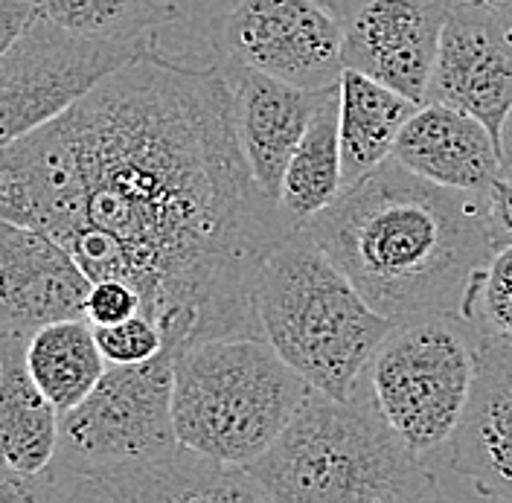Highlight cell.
Wrapping results in <instances>:
<instances>
[{
  "label": "cell",
  "mask_w": 512,
  "mask_h": 503,
  "mask_svg": "<svg viewBox=\"0 0 512 503\" xmlns=\"http://www.w3.org/2000/svg\"><path fill=\"white\" fill-rule=\"evenodd\" d=\"M0 221L50 233L91 283L134 285L175 352L265 338L259 271L297 230L254 181L227 76L158 41L0 149Z\"/></svg>",
  "instance_id": "1"
},
{
  "label": "cell",
  "mask_w": 512,
  "mask_h": 503,
  "mask_svg": "<svg viewBox=\"0 0 512 503\" xmlns=\"http://www.w3.org/2000/svg\"><path fill=\"white\" fill-rule=\"evenodd\" d=\"M358 294L396 323L460 315L495 245L483 195L384 160L303 224Z\"/></svg>",
  "instance_id": "2"
},
{
  "label": "cell",
  "mask_w": 512,
  "mask_h": 503,
  "mask_svg": "<svg viewBox=\"0 0 512 503\" xmlns=\"http://www.w3.org/2000/svg\"><path fill=\"white\" fill-rule=\"evenodd\" d=\"M175 349L108 367L59 416V442L41 472L47 501H262L248 469L187 448L172 413Z\"/></svg>",
  "instance_id": "3"
},
{
  "label": "cell",
  "mask_w": 512,
  "mask_h": 503,
  "mask_svg": "<svg viewBox=\"0 0 512 503\" xmlns=\"http://www.w3.org/2000/svg\"><path fill=\"white\" fill-rule=\"evenodd\" d=\"M262 501L416 503L437 498L425 457L402 440L367 378L350 396L312 390L277 442L248 466Z\"/></svg>",
  "instance_id": "4"
},
{
  "label": "cell",
  "mask_w": 512,
  "mask_h": 503,
  "mask_svg": "<svg viewBox=\"0 0 512 503\" xmlns=\"http://www.w3.org/2000/svg\"><path fill=\"white\" fill-rule=\"evenodd\" d=\"M265 341L315 390L344 399L396 326L379 315L318 242L297 227L265 256L256 283Z\"/></svg>",
  "instance_id": "5"
},
{
  "label": "cell",
  "mask_w": 512,
  "mask_h": 503,
  "mask_svg": "<svg viewBox=\"0 0 512 503\" xmlns=\"http://www.w3.org/2000/svg\"><path fill=\"white\" fill-rule=\"evenodd\" d=\"M312 390L265 338L195 341L175 352V434L210 460L248 469Z\"/></svg>",
  "instance_id": "6"
},
{
  "label": "cell",
  "mask_w": 512,
  "mask_h": 503,
  "mask_svg": "<svg viewBox=\"0 0 512 503\" xmlns=\"http://www.w3.org/2000/svg\"><path fill=\"white\" fill-rule=\"evenodd\" d=\"M478 367V329L460 315L396 323L367 364L373 399L393 431L431 463L466 410Z\"/></svg>",
  "instance_id": "7"
},
{
  "label": "cell",
  "mask_w": 512,
  "mask_h": 503,
  "mask_svg": "<svg viewBox=\"0 0 512 503\" xmlns=\"http://www.w3.org/2000/svg\"><path fill=\"white\" fill-rule=\"evenodd\" d=\"M216 67H245L306 91L341 82V27L326 0H216L204 18Z\"/></svg>",
  "instance_id": "8"
},
{
  "label": "cell",
  "mask_w": 512,
  "mask_h": 503,
  "mask_svg": "<svg viewBox=\"0 0 512 503\" xmlns=\"http://www.w3.org/2000/svg\"><path fill=\"white\" fill-rule=\"evenodd\" d=\"M149 44L70 32L38 15L0 56V149L62 117Z\"/></svg>",
  "instance_id": "9"
},
{
  "label": "cell",
  "mask_w": 512,
  "mask_h": 503,
  "mask_svg": "<svg viewBox=\"0 0 512 503\" xmlns=\"http://www.w3.org/2000/svg\"><path fill=\"white\" fill-rule=\"evenodd\" d=\"M425 102L478 117L495 137L512 111V12L451 0Z\"/></svg>",
  "instance_id": "10"
},
{
  "label": "cell",
  "mask_w": 512,
  "mask_h": 503,
  "mask_svg": "<svg viewBox=\"0 0 512 503\" xmlns=\"http://www.w3.org/2000/svg\"><path fill=\"white\" fill-rule=\"evenodd\" d=\"M341 27L344 67L425 102L451 0H326Z\"/></svg>",
  "instance_id": "11"
},
{
  "label": "cell",
  "mask_w": 512,
  "mask_h": 503,
  "mask_svg": "<svg viewBox=\"0 0 512 503\" xmlns=\"http://www.w3.org/2000/svg\"><path fill=\"white\" fill-rule=\"evenodd\" d=\"M91 285L50 233L0 221V335L30 341L47 323L85 317Z\"/></svg>",
  "instance_id": "12"
},
{
  "label": "cell",
  "mask_w": 512,
  "mask_h": 503,
  "mask_svg": "<svg viewBox=\"0 0 512 503\" xmlns=\"http://www.w3.org/2000/svg\"><path fill=\"white\" fill-rule=\"evenodd\" d=\"M446 463L483 498L512 501V338L478 332L475 381Z\"/></svg>",
  "instance_id": "13"
},
{
  "label": "cell",
  "mask_w": 512,
  "mask_h": 503,
  "mask_svg": "<svg viewBox=\"0 0 512 503\" xmlns=\"http://www.w3.org/2000/svg\"><path fill=\"white\" fill-rule=\"evenodd\" d=\"M236 99L239 140L248 166L259 189L280 204V187L286 166L300 137L312 123L326 91H306L277 76L245 70V67H219Z\"/></svg>",
  "instance_id": "14"
},
{
  "label": "cell",
  "mask_w": 512,
  "mask_h": 503,
  "mask_svg": "<svg viewBox=\"0 0 512 503\" xmlns=\"http://www.w3.org/2000/svg\"><path fill=\"white\" fill-rule=\"evenodd\" d=\"M393 160L425 181L475 195L501 178L498 137L478 117L443 102H419L396 137Z\"/></svg>",
  "instance_id": "15"
},
{
  "label": "cell",
  "mask_w": 512,
  "mask_h": 503,
  "mask_svg": "<svg viewBox=\"0 0 512 503\" xmlns=\"http://www.w3.org/2000/svg\"><path fill=\"white\" fill-rule=\"evenodd\" d=\"M59 416L30 376L27 338L0 335V460L18 472H44L56 454Z\"/></svg>",
  "instance_id": "16"
},
{
  "label": "cell",
  "mask_w": 512,
  "mask_h": 503,
  "mask_svg": "<svg viewBox=\"0 0 512 503\" xmlns=\"http://www.w3.org/2000/svg\"><path fill=\"white\" fill-rule=\"evenodd\" d=\"M419 108L411 96L379 79L344 67L341 73V169L344 189L393 158V146L408 117Z\"/></svg>",
  "instance_id": "17"
},
{
  "label": "cell",
  "mask_w": 512,
  "mask_h": 503,
  "mask_svg": "<svg viewBox=\"0 0 512 503\" xmlns=\"http://www.w3.org/2000/svg\"><path fill=\"white\" fill-rule=\"evenodd\" d=\"M344 192L341 169V82L329 88L288 160L280 207L297 227L315 219Z\"/></svg>",
  "instance_id": "18"
},
{
  "label": "cell",
  "mask_w": 512,
  "mask_h": 503,
  "mask_svg": "<svg viewBox=\"0 0 512 503\" xmlns=\"http://www.w3.org/2000/svg\"><path fill=\"white\" fill-rule=\"evenodd\" d=\"M27 367L59 413L76 408L108 370L88 317L56 320L32 332L27 341Z\"/></svg>",
  "instance_id": "19"
},
{
  "label": "cell",
  "mask_w": 512,
  "mask_h": 503,
  "mask_svg": "<svg viewBox=\"0 0 512 503\" xmlns=\"http://www.w3.org/2000/svg\"><path fill=\"white\" fill-rule=\"evenodd\" d=\"M38 15L94 38L155 41L158 30L181 18V9L172 0H38Z\"/></svg>",
  "instance_id": "20"
},
{
  "label": "cell",
  "mask_w": 512,
  "mask_h": 503,
  "mask_svg": "<svg viewBox=\"0 0 512 503\" xmlns=\"http://www.w3.org/2000/svg\"><path fill=\"white\" fill-rule=\"evenodd\" d=\"M463 317L480 335L512 338V245L498 248L480 268Z\"/></svg>",
  "instance_id": "21"
},
{
  "label": "cell",
  "mask_w": 512,
  "mask_h": 503,
  "mask_svg": "<svg viewBox=\"0 0 512 503\" xmlns=\"http://www.w3.org/2000/svg\"><path fill=\"white\" fill-rule=\"evenodd\" d=\"M96 344L99 352L105 358L108 367H117V364H140V361H149L155 358L160 349H163V332L160 326L146 317L131 315L126 320H117V323H102L94 326Z\"/></svg>",
  "instance_id": "22"
},
{
  "label": "cell",
  "mask_w": 512,
  "mask_h": 503,
  "mask_svg": "<svg viewBox=\"0 0 512 503\" xmlns=\"http://www.w3.org/2000/svg\"><path fill=\"white\" fill-rule=\"evenodd\" d=\"M140 312H143V297L126 280H99V283L91 285L85 317L94 326L117 323V320H126L131 315H140Z\"/></svg>",
  "instance_id": "23"
},
{
  "label": "cell",
  "mask_w": 512,
  "mask_h": 503,
  "mask_svg": "<svg viewBox=\"0 0 512 503\" xmlns=\"http://www.w3.org/2000/svg\"><path fill=\"white\" fill-rule=\"evenodd\" d=\"M483 210L495 251L512 245V178H498L483 192Z\"/></svg>",
  "instance_id": "24"
},
{
  "label": "cell",
  "mask_w": 512,
  "mask_h": 503,
  "mask_svg": "<svg viewBox=\"0 0 512 503\" xmlns=\"http://www.w3.org/2000/svg\"><path fill=\"white\" fill-rule=\"evenodd\" d=\"M38 18V0H0V56H6Z\"/></svg>",
  "instance_id": "25"
},
{
  "label": "cell",
  "mask_w": 512,
  "mask_h": 503,
  "mask_svg": "<svg viewBox=\"0 0 512 503\" xmlns=\"http://www.w3.org/2000/svg\"><path fill=\"white\" fill-rule=\"evenodd\" d=\"M47 501V486L41 474H27L0 460V503Z\"/></svg>",
  "instance_id": "26"
},
{
  "label": "cell",
  "mask_w": 512,
  "mask_h": 503,
  "mask_svg": "<svg viewBox=\"0 0 512 503\" xmlns=\"http://www.w3.org/2000/svg\"><path fill=\"white\" fill-rule=\"evenodd\" d=\"M498 155H501V178H512V111L498 134Z\"/></svg>",
  "instance_id": "27"
},
{
  "label": "cell",
  "mask_w": 512,
  "mask_h": 503,
  "mask_svg": "<svg viewBox=\"0 0 512 503\" xmlns=\"http://www.w3.org/2000/svg\"><path fill=\"white\" fill-rule=\"evenodd\" d=\"M478 3H486L492 9H504V12H512V0H478Z\"/></svg>",
  "instance_id": "28"
}]
</instances>
